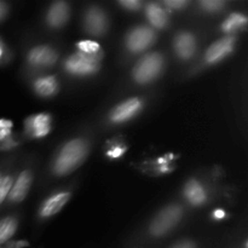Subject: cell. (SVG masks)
Instances as JSON below:
<instances>
[{
    "mask_svg": "<svg viewBox=\"0 0 248 248\" xmlns=\"http://www.w3.org/2000/svg\"><path fill=\"white\" fill-rule=\"evenodd\" d=\"M1 178H2V176H1V172H0V181H1Z\"/></svg>",
    "mask_w": 248,
    "mask_h": 248,
    "instance_id": "cell-31",
    "label": "cell"
},
{
    "mask_svg": "<svg viewBox=\"0 0 248 248\" xmlns=\"http://www.w3.org/2000/svg\"><path fill=\"white\" fill-rule=\"evenodd\" d=\"M183 210L178 205H171L165 207L157 213L156 217L152 220L150 224V234L155 237L166 235L170 230L173 229L181 220Z\"/></svg>",
    "mask_w": 248,
    "mask_h": 248,
    "instance_id": "cell-4",
    "label": "cell"
},
{
    "mask_svg": "<svg viewBox=\"0 0 248 248\" xmlns=\"http://www.w3.org/2000/svg\"><path fill=\"white\" fill-rule=\"evenodd\" d=\"M84 26L87 33L91 34V35H102V34L106 33L107 28H108L107 15L99 7H90L85 14Z\"/></svg>",
    "mask_w": 248,
    "mask_h": 248,
    "instance_id": "cell-7",
    "label": "cell"
},
{
    "mask_svg": "<svg viewBox=\"0 0 248 248\" xmlns=\"http://www.w3.org/2000/svg\"><path fill=\"white\" fill-rule=\"evenodd\" d=\"M225 213L224 211L222 210H217L215 211V213H213V218H216V219H222V218H224Z\"/></svg>",
    "mask_w": 248,
    "mask_h": 248,
    "instance_id": "cell-29",
    "label": "cell"
},
{
    "mask_svg": "<svg viewBox=\"0 0 248 248\" xmlns=\"http://www.w3.org/2000/svg\"><path fill=\"white\" fill-rule=\"evenodd\" d=\"M155 41V31L145 26L133 28L126 36V46L133 53H140L147 50Z\"/></svg>",
    "mask_w": 248,
    "mask_h": 248,
    "instance_id": "cell-5",
    "label": "cell"
},
{
    "mask_svg": "<svg viewBox=\"0 0 248 248\" xmlns=\"http://www.w3.org/2000/svg\"><path fill=\"white\" fill-rule=\"evenodd\" d=\"M7 11H9V7H7V5L5 4L4 1H0V22H1L5 17H6Z\"/></svg>",
    "mask_w": 248,
    "mask_h": 248,
    "instance_id": "cell-28",
    "label": "cell"
},
{
    "mask_svg": "<svg viewBox=\"0 0 248 248\" xmlns=\"http://www.w3.org/2000/svg\"><path fill=\"white\" fill-rule=\"evenodd\" d=\"M79 52L86 53V55H96L101 52V46L97 41L93 40H81L77 44Z\"/></svg>",
    "mask_w": 248,
    "mask_h": 248,
    "instance_id": "cell-20",
    "label": "cell"
},
{
    "mask_svg": "<svg viewBox=\"0 0 248 248\" xmlns=\"http://www.w3.org/2000/svg\"><path fill=\"white\" fill-rule=\"evenodd\" d=\"M103 53L98 52L96 55H86L82 52H77L69 56L65 61V70L73 75L78 77H86L92 75L99 69L101 58Z\"/></svg>",
    "mask_w": 248,
    "mask_h": 248,
    "instance_id": "cell-3",
    "label": "cell"
},
{
    "mask_svg": "<svg viewBox=\"0 0 248 248\" xmlns=\"http://www.w3.org/2000/svg\"><path fill=\"white\" fill-rule=\"evenodd\" d=\"M4 53H5V46H4V43H2V40L0 39V60L2 58Z\"/></svg>",
    "mask_w": 248,
    "mask_h": 248,
    "instance_id": "cell-30",
    "label": "cell"
},
{
    "mask_svg": "<svg viewBox=\"0 0 248 248\" xmlns=\"http://www.w3.org/2000/svg\"><path fill=\"white\" fill-rule=\"evenodd\" d=\"M174 51L182 60H189L193 57L196 52V40L193 34L186 31L178 34L174 39Z\"/></svg>",
    "mask_w": 248,
    "mask_h": 248,
    "instance_id": "cell-14",
    "label": "cell"
},
{
    "mask_svg": "<svg viewBox=\"0 0 248 248\" xmlns=\"http://www.w3.org/2000/svg\"><path fill=\"white\" fill-rule=\"evenodd\" d=\"M70 193L68 191H63V193L55 194V195L50 196L46 201H44V203L41 205L40 211H39V215L41 218H50L52 216L57 215L61 210L65 206V203L69 201L70 199Z\"/></svg>",
    "mask_w": 248,
    "mask_h": 248,
    "instance_id": "cell-11",
    "label": "cell"
},
{
    "mask_svg": "<svg viewBox=\"0 0 248 248\" xmlns=\"http://www.w3.org/2000/svg\"><path fill=\"white\" fill-rule=\"evenodd\" d=\"M58 55L50 46H36L28 53V62L35 67H48L57 61Z\"/></svg>",
    "mask_w": 248,
    "mask_h": 248,
    "instance_id": "cell-10",
    "label": "cell"
},
{
    "mask_svg": "<svg viewBox=\"0 0 248 248\" xmlns=\"http://www.w3.org/2000/svg\"><path fill=\"white\" fill-rule=\"evenodd\" d=\"M247 23V17L241 14H232L222 24V29L225 33H230V31H235L237 28L245 27Z\"/></svg>",
    "mask_w": 248,
    "mask_h": 248,
    "instance_id": "cell-19",
    "label": "cell"
},
{
    "mask_svg": "<svg viewBox=\"0 0 248 248\" xmlns=\"http://www.w3.org/2000/svg\"><path fill=\"white\" fill-rule=\"evenodd\" d=\"M89 153V145L81 138L69 140L60 150L53 161V172L57 176H67L82 164Z\"/></svg>",
    "mask_w": 248,
    "mask_h": 248,
    "instance_id": "cell-1",
    "label": "cell"
},
{
    "mask_svg": "<svg viewBox=\"0 0 248 248\" xmlns=\"http://www.w3.org/2000/svg\"><path fill=\"white\" fill-rule=\"evenodd\" d=\"M164 68V57L154 52L144 56L133 68V79L138 84H149L156 79Z\"/></svg>",
    "mask_w": 248,
    "mask_h": 248,
    "instance_id": "cell-2",
    "label": "cell"
},
{
    "mask_svg": "<svg viewBox=\"0 0 248 248\" xmlns=\"http://www.w3.org/2000/svg\"><path fill=\"white\" fill-rule=\"evenodd\" d=\"M69 5L65 1H57L51 5L46 15V21L53 28H61L69 19Z\"/></svg>",
    "mask_w": 248,
    "mask_h": 248,
    "instance_id": "cell-12",
    "label": "cell"
},
{
    "mask_svg": "<svg viewBox=\"0 0 248 248\" xmlns=\"http://www.w3.org/2000/svg\"><path fill=\"white\" fill-rule=\"evenodd\" d=\"M184 196L194 206H201L207 200L205 188L195 179H191L184 186Z\"/></svg>",
    "mask_w": 248,
    "mask_h": 248,
    "instance_id": "cell-15",
    "label": "cell"
},
{
    "mask_svg": "<svg viewBox=\"0 0 248 248\" xmlns=\"http://www.w3.org/2000/svg\"><path fill=\"white\" fill-rule=\"evenodd\" d=\"M52 128V118L50 114L41 113L31 115L24 121V131L33 138L45 137Z\"/></svg>",
    "mask_w": 248,
    "mask_h": 248,
    "instance_id": "cell-6",
    "label": "cell"
},
{
    "mask_svg": "<svg viewBox=\"0 0 248 248\" xmlns=\"http://www.w3.org/2000/svg\"><path fill=\"white\" fill-rule=\"evenodd\" d=\"M143 103L140 98H130L116 106L110 113V120L115 124L125 123L137 115L142 109Z\"/></svg>",
    "mask_w": 248,
    "mask_h": 248,
    "instance_id": "cell-9",
    "label": "cell"
},
{
    "mask_svg": "<svg viewBox=\"0 0 248 248\" xmlns=\"http://www.w3.org/2000/svg\"><path fill=\"white\" fill-rule=\"evenodd\" d=\"M235 44H236V40L234 36H225V38L219 39L207 48L205 61L208 64H216L220 62L234 51Z\"/></svg>",
    "mask_w": 248,
    "mask_h": 248,
    "instance_id": "cell-8",
    "label": "cell"
},
{
    "mask_svg": "<svg viewBox=\"0 0 248 248\" xmlns=\"http://www.w3.org/2000/svg\"><path fill=\"white\" fill-rule=\"evenodd\" d=\"M200 6L205 11L217 12L225 6V1H223V0H202V1H200Z\"/></svg>",
    "mask_w": 248,
    "mask_h": 248,
    "instance_id": "cell-22",
    "label": "cell"
},
{
    "mask_svg": "<svg viewBox=\"0 0 248 248\" xmlns=\"http://www.w3.org/2000/svg\"><path fill=\"white\" fill-rule=\"evenodd\" d=\"M12 126H14L12 121L7 120V119H0V142L10 138Z\"/></svg>",
    "mask_w": 248,
    "mask_h": 248,
    "instance_id": "cell-23",
    "label": "cell"
},
{
    "mask_svg": "<svg viewBox=\"0 0 248 248\" xmlns=\"http://www.w3.org/2000/svg\"><path fill=\"white\" fill-rule=\"evenodd\" d=\"M31 184V173L29 171H24L17 177L16 181L12 184V188L10 190L9 199L10 202H21L28 194L29 188Z\"/></svg>",
    "mask_w": 248,
    "mask_h": 248,
    "instance_id": "cell-13",
    "label": "cell"
},
{
    "mask_svg": "<svg viewBox=\"0 0 248 248\" xmlns=\"http://www.w3.org/2000/svg\"><path fill=\"white\" fill-rule=\"evenodd\" d=\"M171 248H196V245L194 244L193 241H188V240H186V241L178 242V244H176Z\"/></svg>",
    "mask_w": 248,
    "mask_h": 248,
    "instance_id": "cell-27",
    "label": "cell"
},
{
    "mask_svg": "<svg viewBox=\"0 0 248 248\" xmlns=\"http://www.w3.org/2000/svg\"><path fill=\"white\" fill-rule=\"evenodd\" d=\"M12 184H14V178L11 176H5L2 177L1 181H0V205L5 201V199H7L9 196L10 190L12 188Z\"/></svg>",
    "mask_w": 248,
    "mask_h": 248,
    "instance_id": "cell-21",
    "label": "cell"
},
{
    "mask_svg": "<svg viewBox=\"0 0 248 248\" xmlns=\"http://www.w3.org/2000/svg\"><path fill=\"white\" fill-rule=\"evenodd\" d=\"M145 15H147V18L149 19L150 24L155 28L162 29L166 27L167 21H169L167 14L159 4H155V2L148 4L145 7Z\"/></svg>",
    "mask_w": 248,
    "mask_h": 248,
    "instance_id": "cell-16",
    "label": "cell"
},
{
    "mask_svg": "<svg viewBox=\"0 0 248 248\" xmlns=\"http://www.w3.org/2000/svg\"><path fill=\"white\" fill-rule=\"evenodd\" d=\"M58 84L57 79L55 77H44L39 78L35 82H34V90L39 96L43 97H50L57 92Z\"/></svg>",
    "mask_w": 248,
    "mask_h": 248,
    "instance_id": "cell-17",
    "label": "cell"
},
{
    "mask_svg": "<svg viewBox=\"0 0 248 248\" xmlns=\"http://www.w3.org/2000/svg\"><path fill=\"white\" fill-rule=\"evenodd\" d=\"M125 150H126V148H123V147H121V145H116V147L111 148V149L109 150V152L107 153V154H108L109 157H113V159H116V157H120L121 155H123L124 153H125Z\"/></svg>",
    "mask_w": 248,
    "mask_h": 248,
    "instance_id": "cell-26",
    "label": "cell"
},
{
    "mask_svg": "<svg viewBox=\"0 0 248 248\" xmlns=\"http://www.w3.org/2000/svg\"><path fill=\"white\" fill-rule=\"evenodd\" d=\"M18 222L14 217H5L0 219V245H4L16 232Z\"/></svg>",
    "mask_w": 248,
    "mask_h": 248,
    "instance_id": "cell-18",
    "label": "cell"
},
{
    "mask_svg": "<svg viewBox=\"0 0 248 248\" xmlns=\"http://www.w3.org/2000/svg\"><path fill=\"white\" fill-rule=\"evenodd\" d=\"M119 4L121 6L126 7L127 10H133V11H136V10H138L142 6V2L138 1V0H120Z\"/></svg>",
    "mask_w": 248,
    "mask_h": 248,
    "instance_id": "cell-24",
    "label": "cell"
},
{
    "mask_svg": "<svg viewBox=\"0 0 248 248\" xmlns=\"http://www.w3.org/2000/svg\"><path fill=\"white\" fill-rule=\"evenodd\" d=\"M165 5L170 9H173V10H179L182 7L186 6L188 5V1L186 0H166L165 1Z\"/></svg>",
    "mask_w": 248,
    "mask_h": 248,
    "instance_id": "cell-25",
    "label": "cell"
}]
</instances>
